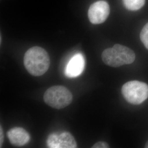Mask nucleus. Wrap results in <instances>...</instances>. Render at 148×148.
<instances>
[{
	"label": "nucleus",
	"instance_id": "1",
	"mask_svg": "<svg viewBox=\"0 0 148 148\" xmlns=\"http://www.w3.org/2000/svg\"><path fill=\"white\" fill-rule=\"evenodd\" d=\"M24 64L30 74L40 76L45 74L49 68V56L42 48L33 47L29 49L25 54Z\"/></svg>",
	"mask_w": 148,
	"mask_h": 148
},
{
	"label": "nucleus",
	"instance_id": "2",
	"mask_svg": "<svg viewBox=\"0 0 148 148\" xmlns=\"http://www.w3.org/2000/svg\"><path fill=\"white\" fill-rule=\"evenodd\" d=\"M135 58L134 52L131 49L119 44L106 49L101 54L103 62L111 67H119L132 64Z\"/></svg>",
	"mask_w": 148,
	"mask_h": 148
},
{
	"label": "nucleus",
	"instance_id": "3",
	"mask_svg": "<svg viewBox=\"0 0 148 148\" xmlns=\"http://www.w3.org/2000/svg\"><path fill=\"white\" fill-rule=\"evenodd\" d=\"M43 99L48 106L56 109H62L71 104L73 95L64 86H54L45 92Z\"/></svg>",
	"mask_w": 148,
	"mask_h": 148
},
{
	"label": "nucleus",
	"instance_id": "4",
	"mask_svg": "<svg viewBox=\"0 0 148 148\" xmlns=\"http://www.w3.org/2000/svg\"><path fill=\"white\" fill-rule=\"evenodd\" d=\"M121 91L127 102L133 105L140 104L148 98V85L143 82H127L123 85Z\"/></svg>",
	"mask_w": 148,
	"mask_h": 148
},
{
	"label": "nucleus",
	"instance_id": "5",
	"mask_svg": "<svg viewBox=\"0 0 148 148\" xmlns=\"http://www.w3.org/2000/svg\"><path fill=\"white\" fill-rule=\"evenodd\" d=\"M110 13V7L104 1H98L90 6L88 16L90 22L93 24L104 23Z\"/></svg>",
	"mask_w": 148,
	"mask_h": 148
},
{
	"label": "nucleus",
	"instance_id": "6",
	"mask_svg": "<svg viewBox=\"0 0 148 148\" xmlns=\"http://www.w3.org/2000/svg\"><path fill=\"white\" fill-rule=\"evenodd\" d=\"M47 145L51 148H75L77 143L70 133H52L47 138Z\"/></svg>",
	"mask_w": 148,
	"mask_h": 148
},
{
	"label": "nucleus",
	"instance_id": "7",
	"mask_svg": "<svg viewBox=\"0 0 148 148\" xmlns=\"http://www.w3.org/2000/svg\"><path fill=\"white\" fill-rule=\"evenodd\" d=\"M85 60L81 53H77L69 60L65 74L69 77H75L82 73L85 69Z\"/></svg>",
	"mask_w": 148,
	"mask_h": 148
},
{
	"label": "nucleus",
	"instance_id": "8",
	"mask_svg": "<svg viewBox=\"0 0 148 148\" xmlns=\"http://www.w3.org/2000/svg\"><path fill=\"white\" fill-rule=\"evenodd\" d=\"M7 134L11 144L16 146L25 145L30 138L29 133L21 127L12 128L8 131Z\"/></svg>",
	"mask_w": 148,
	"mask_h": 148
},
{
	"label": "nucleus",
	"instance_id": "9",
	"mask_svg": "<svg viewBox=\"0 0 148 148\" xmlns=\"http://www.w3.org/2000/svg\"><path fill=\"white\" fill-rule=\"evenodd\" d=\"M124 6L129 11H138L143 7L145 0H122Z\"/></svg>",
	"mask_w": 148,
	"mask_h": 148
},
{
	"label": "nucleus",
	"instance_id": "10",
	"mask_svg": "<svg viewBox=\"0 0 148 148\" xmlns=\"http://www.w3.org/2000/svg\"><path fill=\"white\" fill-rule=\"evenodd\" d=\"M140 38L144 46L148 49V23L143 27L140 32Z\"/></svg>",
	"mask_w": 148,
	"mask_h": 148
},
{
	"label": "nucleus",
	"instance_id": "11",
	"mask_svg": "<svg viewBox=\"0 0 148 148\" xmlns=\"http://www.w3.org/2000/svg\"><path fill=\"white\" fill-rule=\"evenodd\" d=\"M92 148H109L108 143L105 142H98L92 147Z\"/></svg>",
	"mask_w": 148,
	"mask_h": 148
},
{
	"label": "nucleus",
	"instance_id": "12",
	"mask_svg": "<svg viewBox=\"0 0 148 148\" xmlns=\"http://www.w3.org/2000/svg\"><path fill=\"white\" fill-rule=\"evenodd\" d=\"M3 142V133L2 131V128L0 127V147H2V144Z\"/></svg>",
	"mask_w": 148,
	"mask_h": 148
},
{
	"label": "nucleus",
	"instance_id": "13",
	"mask_svg": "<svg viewBox=\"0 0 148 148\" xmlns=\"http://www.w3.org/2000/svg\"><path fill=\"white\" fill-rule=\"evenodd\" d=\"M145 148H148V142H147V143H146V144H145Z\"/></svg>",
	"mask_w": 148,
	"mask_h": 148
}]
</instances>
